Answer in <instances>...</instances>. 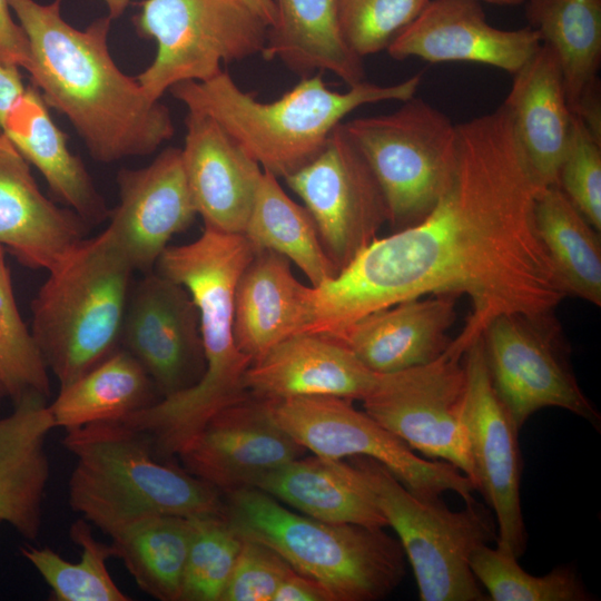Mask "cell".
I'll list each match as a JSON object with an SVG mask.
<instances>
[{"mask_svg": "<svg viewBox=\"0 0 601 601\" xmlns=\"http://www.w3.org/2000/svg\"><path fill=\"white\" fill-rule=\"evenodd\" d=\"M450 188L417 224L373 239L334 278L313 287L308 333L338 338L374 312L426 295H466L457 336L470 346L501 315L552 314L566 296L538 235L542 190L516 141L509 110L457 125Z\"/></svg>", "mask_w": 601, "mask_h": 601, "instance_id": "cell-1", "label": "cell"}, {"mask_svg": "<svg viewBox=\"0 0 601 601\" xmlns=\"http://www.w3.org/2000/svg\"><path fill=\"white\" fill-rule=\"evenodd\" d=\"M8 2L29 41L31 85L69 120L92 159L111 164L147 156L171 139L168 107L112 59L108 16L77 29L63 19L62 0Z\"/></svg>", "mask_w": 601, "mask_h": 601, "instance_id": "cell-2", "label": "cell"}, {"mask_svg": "<svg viewBox=\"0 0 601 601\" xmlns=\"http://www.w3.org/2000/svg\"><path fill=\"white\" fill-rule=\"evenodd\" d=\"M420 83L421 75L390 86L364 80L341 92L317 73L303 77L278 99L260 101L221 71L205 81L178 82L168 91L188 111L214 119L265 171L285 179L316 158L356 108L403 102L415 96Z\"/></svg>", "mask_w": 601, "mask_h": 601, "instance_id": "cell-3", "label": "cell"}, {"mask_svg": "<svg viewBox=\"0 0 601 601\" xmlns=\"http://www.w3.org/2000/svg\"><path fill=\"white\" fill-rule=\"evenodd\" d=\"M62 445L76 460L68 482L69 505L108 536L156 514H224L218 490L158 460L148 439L122 422L66 430Z\"/></svg>", "mask_w": 601, "mask_h": 601, "instance_id": "cell-4", "label": "cell"}, {"mask_svg": "<svg viewBox=\"0 0 601 601\" xmlns=\"http://www.w3.org/2000/svg\"><path fill=\"white\" fill-rule=\"evenodd\" d=\"M244 234L205 228L193 243L167 246L157 272L187 288L199 313L206 368L191 387L164 397L156 406L160 425L189 440L217 412L246 398L245 372L252 361L234 338L236 283L255 254Z\"/></svg>", "mask_w": 601, "mask_h": 601, "instance_id": "cell-5", "label": "cell"}, {"mask_svg": "<svg viewBox=\"0 0 601 601\" xmlns=\"http://www.w3.org/2000/svg\"><path fill=\"white\" fill-rule=\"evenodd\" d=\"M224 515L242 538L272 548L333 601L378 600L404 578L405 554L383 528L319 521L256 487L227 493Z\"/></svg>", "mask_w": 601, "mask_h": 601, "instance_id": "cell-6", "label": "cell"}, {"mask_svg": "<svg viewBox=\"0 0 601 601\" xmlns=\"http://www.w3.org/2000/svg\"><path fill=\"white\" fill-rule=\"evenodd\" d=\"M134 272L107 229L48 272L31 303V333L60 387L120 348Z\"/></svg>", "mask_w": 601, "mask_h": 601, "instance_id": "cell-7", "label": "cell"}, {"mask_svg": "<svg viewBox=\"0 0 601 601\" xmlns=\"http://www.w3.org/2000/svg\"><path fill=\"white\" fill-rule=\"evenodd\" d=\"M371 495L407 558L421 601H481L486 594L475 579L473 552L496 536L492 521L475 501L460 511L441 496H422L406 489L380 462L354 456Z\"/></svg>", "mask_w": 601, "mask_h": 601, "instance_id": "cell-8", "label": "cell"}, {"mask_svg": "<svg viewBox=\"0 0 601 601\" xmlns=\"http://www.w3.org/2000/svg\"><path fill=\"white\" fill-rule=\"evenodd\" d=\"M383 193L397 230L421 221L450 188L457 165V125L415 96L387 115L343 122Z\"/></svg>", "mask_w": 601, "mask_h": 601, "instance_id": "cell-9", "label": "cell"}, {"mask_svg": "<svg viewBox=\"0 0 601 601\" xmlns=\"http://www.w3.org/2000/svg\"><path fill=\"white\" fill-rule=\"evenodd\" d=\"M137 33L152 39V62L135 78L154 100L181 81H205L223 62L260 53L268 28L236 0H144Z\"/></svg>", "mask_w": 601, "mask_h": 601, "instance_id": "cell-10", "label": "cell"}, {"mask_svg": "<svg viewBox=\"0 0 601 601\" xmlns=\"http://www.w3.org/2000/svg\"><path fill=\"white\" fill-rule=\"evenodd\" d=\"M266 403L275 422L314 455L328 460L370 457L417 495L436 497L451 491L465 503L475 501L474 484L457 467L416 455L365 411L356 410L352 400L297 396Z\"/></svg>", "mask_w": 601, "mask_h": 601, "instance_id": "cell-11", "label": "cell"}, {"mask_svg": "<svg viewBox=\"0 0 601 601\" xmlns=\"http://www.w3.org/2000/svg\"><path fill=\"white\" fill-rule=\"evenodd\" d=\"M466 349L454 338L432 362L377 374L362 402L371 417L413 451L454 465L474 484L463 422Z\"/></svg>", "mask_w": 601, "mask_h": 601, "instance_id": "cell-12", "label": "cell"}, {"mask_svg": "<svg viewBox=\"0 0 601 601\" xmlns=\"http://www.w3.org/2000/svg\"><path fill=\"white\" fill-rule=\"evenodd\" d=\"M482 341L493 388L518 430L545 407L566 410L600 427V415L577 381L552 314L501 315Z\"/></svg>", "mask_w": 601, "mask_h": 601, "instance_id": "cell-13", "label": "cell"}, {"mask_svg": "<svg viewBox=\"0 0 601 601\" xmlns=\"http://www.w3.org/2000/svg\"><path fill=\"white\" fill-rule=\"evenodd\" d=\"M285 181L303 200L338 273L387 221L380 185L343 122L319 155Z\"/></svg>", "mask_w": 601, "mask_h": 601, "instance_id": "cell-14", "label": "cell"}, {"mask_svg": "<svg viewBox=\"0 0 601 601\" xmlns=\"http://www.w3.org/2000/svg\"><path fill=\"white\" fill-rule=\"evenodd\" d=\"M464 364L463 422L475 489L495 514L496 548L519 559L528 542L520 500V430L493 388L482 337L467 347Z\"/></svg>", "mask_w": 601, "mask_h": 601, "instance_id": "cell-15", "label": "cell"}, {"mask_svg": "<svg viewBox=\"0 0 601 601\" xmlns=\"http://www.w3.org/2000/svg\"><path fill=\"white\" fill-rule=\"evenodd\" d=\"M120 348L132 355L160 398L195 385L206 368L198 308L186 287L149 272L131 286Z\"/></svg>", "mask_w": 601, "mask_h": 601, "instance_id": "cell-16", "label": "cell"}, {"mask_svg": "<svg viewBox=\"0 0 601 601\" xmlns=\"http://www.w3.org/2000/svg\"><path fill=\"white\" fill-rule=\"evenodd\" d=\"M305 452L275 422L266 401L248 395L210 417L178 456L186 471L229 493L254 487Z\"/></svg>", "mask_w": 601, "mask_h": 601, "instance_id": "cell-17", "label": "cell"}, {"mask_svg": "<svg viewBox=\"0 0 601 601\" xmlns=\"http://www.w3.org/2000/svg\"><path fill=\"white\" fill-rule=\"evenodd\" d=\"M119 201L106 229L134 270H154L170 238L186 230L197 209L186 178L181 148L161 150L147 166L122 168L116 177Z\"/></svg>", "mask_w": 601, "mask_h": 601, "instance_id": "cell-18", "label": "cell"}, {"mask_svg": "<svg viewBox=\"0 0 601 601\" xmlns=\"http://www.w3.org/2000/svg\"><path fill=\"white\" fill-rule=\"evenodd\" d=\"M541 45L536 30L491 26L477 0H430L386 48L396 60L476 62L514 75Z\"/></svg>", "mask_w": 601, "mask_h": 601, "instance_id": "cell-19", "label": "cell"}, {"mask_svg": "<svg viewBox=\"0 0 601 601\" xmlns=\"http://www.w3.org/2000/svg\"><path fill=\"white\" fill-rule=\"evenodd\" d=\"M185 126L183 164L205 228L244 234L260 166L210 117L188 111Z\"/></svg>", "mask_w": 601, "mask_h": 601, "instance_id": "cell-20", "label": "cell"}, {"mask_svg": "<svg viewBox=\"0 0 601 601\" xmlns=\"http://www.w3.org/2000/svg\"><path fill=\"white\" fill-rule=\"evenodd\" d=\"M368 370L344 344L316 333H298L250 363L244 386L258 400L336 396L362 401L375 384Z\"/></svg>", "mask_w": 601, "mask_h": 601, "instance_id": "cell-21", "label": "cell"}, {"mask_svg": "<svg viewBox=\"0 0 601 601\" xmlns=\"http://www.w3.org/2000/svg\"><path fill=\"white\" fill-rule=\"evenodd\" d=\"M29 165L0 132V246L22 265L49 272L86 238L88 224L45 196Z\"/></svg>", "mask_w": 601, "mask_h": 601, "instance_id": "cell-22", "label": "cell"}, {"mask_svg": "<svg viewBox=\"0 0 601 601\" xmlns=\"http://www.w3.org/2000/svg\"><path fill=\"white\" fill-rule=\"evenodd\" d=\"M513 131L538 186H558L572 131L563 76L554 50L545 43L513 75L503 102Z\"/></svg>", "mask_w": 601, "mask_h": 601, "instance_id": "cell-23", "label": "cell"}, {"mask_svg": "<svg viewBox=\"0 0 601 601\" xmlns=\"http://www.w3.org/2000/svg\"><path fill=\"white\" fill-rule=\"evenodd\" d=\"M456 297L441 294L398 303L358 319L336 341L377 374L426 364L452 342L447 332L456 318Z\"/></svg>", "mask_w": 601, "mask_h": 601, "instance_id": "cell-24", "label": "cell"}, {"mask_svg": "<svg viewBox=\"0 0 601 601\" xmlns=\"http://www.w3.org/2000/svg\"><path fill=\"white\" fill-rule=\"evenodd\" d=\"M312 293V286L295 278L288 258L256 249L235 287L233 328L238 349L254 362L282 341L307 332Z\"/></svg>", "mask_w": 601, "mask_h": 601, "instance_id": "cell-25", "label": "cell"}, {"mask_svg": "<svg viewBox=\"0 0 601 601\" xmlns=\"http://www.w3.org/2000/svg\"><path fill=\"white\" fill-rule=\"evenodd\" d=\"M53 428L48 401L40 395L24 396L0 417V520L28 540L42 528L50 476L45 444Z\"/></svg>", "mask_w": 601, "mask_h": 601, "instance_id": "cell-26", "label": "cell"}, {"mask_svg": "<svg viewBox=\"0 0 601 601\" xmlns=\"http://www.w3.org/2000/svg\"><path fill=\"white\" fill-rule=\"evenodd\" d=\"M0 132L43 176L51 194L88 225L108 219L106 201L82 160L68 147L40 92L27 87L6 114Z\"/></svg>", "mask_w": 601, "mask_h": 601, "instance_id": "cell-27", "label": "cell"}, {"mask_svg": "<svg viewBox=\"0 0 601 601\" xmlns=\"http://www.w3.org/2000/svg\"><path fill=\"white\" fill-rule=\"evenodd\" d=\"M254 487L319 521L387 525L358 469L342 460L300 456L267 473Z\"/></svg>", "mask_w": 601, "mask_h": 601, "instance_id": "cell-28", "label": "cell"}, {"mask_svg": "<svg viewBox=\"0 0 601 601\" xmlns=\"http://www.w3.org/2000/svg\"><path fill=\"white\" fill-rule=\"evenodd\" d=\"M277 21L260 55L307 77L329 71L348 86L365 80L363 58L346 43L338 0H276Z\"/></svg>", "mask_w": 601, "mask_h": 601, "instance_id": "cell-29", "label": "cell"}, {"mask_svg": "<svg viewBox=\"0 0 601 601\" xmlns=\"http://www.w3.org/2000/svg\"><path fill=\"white\" fill-rule=\"evenodd\" d=\"M529 27L559 60L569 107L574 114L600 93L601 0H525Z\"/></svg>", "mask_w": 601, "mask_h": 601, "instance_id": "cell-30", "label": "cell"}, {"mask_svg": "<svg viewBox=\"0 0 601 601\" xmlns=\"http://www.w3.org/2000/svg\"><path fill=\"white\" fill-rule=\"evenodd\" d=\"M160 400L138 361L119 348L48 403L55 427L65 431L91 423L120 421Z\"/></svg>", "mask_w": 601, "mask_h": 601, "instance_id": "cell-31", "label": "cell"}, {"mask_svg": "<svg viewBox=\"0 0 601 601\" xmlns=\"http://www.w3.org/2000/svg\"><path fill=\"white\" fill-rule=\"evenodd\" d=\"M535 227L565 295L601 305L599 233L559 186L543 188L535 201Z\"/></svg>", "mask_w": 601, "mask_h": 601, "instance_id": "cell-32", "label": "cell"}, {"mask_svg": "<svg viewBox=\"0 0 601 601\" xmlns=\"http://www.w3.org/2000/svg\"><path fill=\"white\" fill-rule=\"evenodd\" d=\"M190 534V518L156 514L109 538L112 556L122 561L141 591L160 601H180Z\"/></svg>", "mask_w": 601, "mask_h": 601, "instance_id": "cell-33", "label": "cell"}, {"mask_svg": "<svg viewBox=\"0 0 601 601\" xmlns=\"http://www.w3.org/2000/svg\"><path fill=\"white\" fill-rule=\"evenodd\" d=\"M244 235L256 249H269L293 262L313 287L338 274L307 209L292 200L268 171L260 176Z\"/></svg>", "mask_w": 601, "mask_h": 601, "instance_id": "cell-34", "label": "cell"}, {"mask_svg": "<svg viewBox=\"0 0 601 601\" xmlns=\"http://www.w3.org/2000/svg\"><path fill=\"white\" fill-rule=\"evenodd\" d=\"M77 544L80 560L71 562L50 548L26 544L21 554L38 571L51 590L56 601H130L115 583L107 569V560L112 556L110 543L97 540L89 523L75 521L69 530Z\"/></svg>", "mask_w": 601, "mask_h": 601, "instance_id": "cell-35", "label": "cell"}, {"mask_svg": "<svg viewBox=\"0 0 601 601\" xmlns=\"http://www.w3.org/2000/svg\"><path fill=\"white\" fill-rule=\"evenodd\" d=\"M471 570L492 601H589L593 600L578 572L559 565L544 575L528 573L518 559L497 548L482 544L470 561Z\"/></svg>", "mask_w": 601, "mask_h": 601, "instance_id": "cell-36", "label": "cell"}, {"mask_svg": "<svg viewBox=\"0 0 601 601\" xmlns=\"http://www.w3.org/2000/svg\"><path fill=\"white\" fill-rule=\"evenodd\" d=\"M0 386L17 404L27 395L48 400L51 393L49 371L22 321L14 293L6 249L0 246Z\"/></svg>", "mask_w": 601, "mask_h": 601, "instance_id": "cell-37", "label": "cell"}, {"mask_svg": "<svg viewBox=\"0 0 601 601\" xmlns=\"http://www.w3.org/2000/svg\"><path fill=\"white\" fill-rule=\"evenodd\" d=\"M180 601H220L243 538L224 514L190 518Z\"/></svg>", "mask_w": 601, "mask_h": 601, "instance_id": "cell-38", "label": "cell"}, {"mask_svg": "<svg viewBox=\"0 0 601 601\" xmlns=\"http://www.w3.org/2000/svg\"><path fill=\"white\" fill-rule=\"evenodd\" d=\"M430 0H338L344 40L359 57L377 53L408 26Z\"/></svg>", "mask_w": 601, "mask_h": 601, "instance_id": "cell-39", "label": "cell"}, {"mask_svg": "<svg viewBox=\"0 0 601 601\" xmlns=\"http://www.w3.org/2000/svg\"><path fill=\"white\" fill-rule=\"evenodd\" d=\"M558 186L598 230H601V141L573 114L569 147Z\"/></svg>", "mask_w": 601, "mask_h": 601, "instance_id": "cell-40", "label": "cell"}, {"mask_svg": "<svg viewBox=\"0 0 601 601\" xmlns=\"http://www.w3.org/2000/svg\"><path fill=\"white\" fill-rule=\"evenodd\" d=\"M293 570L268 545L243 538L220 601H273L278 585Z\"/></svg>", "mask_w": 601, "mask_h": 601, "instance_id": "cell-41", "label": "cell"}, {"mask_svg": "<svg viewBox=\"0 0 601 601\" xmlns=\"http://www.w3.org/2000/svg\"><path fill=\"white\" fill-rule=\"evenodd\" d=\"M0 61L26 71L31 65L28 38L13 19L8 0H0Z\"/></svg>", "mask_w": 601, "mask_h": 601, "instance_id": "cell-42", "label": "cell"}, {"mask_svg": "<svg viewBox=\"0 0 601 601\" xmlns=\"http://www.w3.org/2000/svg\"><path fill=\"white\" fill-rule=\"evenodd\" d=\"M273 601H333V599L318 582L293 570L278 585Z\"/></svg>", "mask_w": 601, "mask_h": 601, "instance_id": "cell-43", "label": "cell"}, {"mask_svg": "<svg viewBox=\"0 0 601 601\" xmlns=\"http://www.w3.org/2000/svg\"><path fill=\"white\" fill-rule=\"evenodd\" d=\"M26 89L19 68L0 61V128L6 114L23 95Z\"/></svg>", "mask_w": 601, "mask_h": 601, "instance_id": "cell-44", "label": "cell"}, {"mask_svg": "<svg viewBox=\"0 0 601 601\" xmlns=\"http://www.w3.org/2000/svg\"><path fill=\"white\" fill-rule=\"evenodd\" d=\"M253 14H255L267 28L272 29L277 21L275 0H236Z\"/></svg>", "mask_w": 601, "mask_h": 601, "instance_id": "cell-45", "label": "cell"}, {"mask_svg": "<svg viewBox=\"0 0 601 601\" xmlns=\"http://www.w3.org/2000/svg\"><path fill=\"white\" fill-rule=\"evenodd\" d=\"M108 9V17L114 21L124 14L130 0H102Z\"/></svg>", "mask_w": 601, "mask_h": 601, "instance_id": "cell-46", "label": "cell"}, {"mask_svg": "<svg viewBox=\"0 0 601 601\" xmlns=\"http://www.w3.org/2000/svg\"><path fill=\"white\" fill-rule=\"evenodd\" d=\"M477 1H484L492 4L497 6H518L523 3L525 0H477Z\"/></svg>", "mask_w": 601, "mask_h": 601, "instance_id": "cell-47", "label": "cell"}, {"mask_svg": "<svg viewBox=\"0 0 601 601\" xmlns=\"http://www.w3.org/2000/svg\"><path fill=\"white\" fill-rule=\"evenodd\" d=\"M3 395H6V393H4V391L2 390V387L0 386V400H1V397H2Z\"/></svg>", "mask_w": 601, "mask_h": 601, "instance_id": "cell-48", "label": "cell"}, {"mask_svg": "<svg viewBox=\"0 0 601 601\" xmlns=\"http://www.w3.org/2000/svg\"><path fill=\"white\" fill-rule=\"evenodd\" d=\"M1 522H2V521L0 520V523H1Z\"/></svg>", "mask_w": 601, "mask_h": 601, "instance_id": "cell-49", "label": "cell"}]
</instances>
